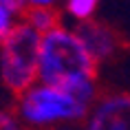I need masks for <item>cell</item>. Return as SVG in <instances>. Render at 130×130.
I'll list each match as a JSON object with an SVG mask.
<instances>
[{
  "label": "cell",
  "mask_w": 130,
  "mask_h": 130,
  "mask_svg": "<svg viewBox=\"0 0 130 130\" xmlns=\"http://www.w3.org/2000/svg\"><path fill=\"white\" fill-rule=\"evenodd\" d=\"M75 35L79 38V42L86 46V51L93 55V60L97 64L108 60V57H112L119 48L126 46V38L115 27H110L106 22H99V20L79 22Z\"/></svg>",
  "instance_id": "277c9868"
},
{
  "label": "cell",
  "mask_w": 130,
  "mask_h": 130,
  "mask_svg": "<svg viewBox=\"0 0 130 130\" xmlns=\"http://www.w3.org/2000/svg\"><path fill=\"white\" fill-rule=\"evenodd\" d=\"M97 2L99 0H69L66 2V9H69L71 15H75L77 20H90V15L95 11Z\"/></svg>",
  "instance_id": "52a82bcc"
},
{
  "label": "cell",
  "mask_w": 130,
  "mask_h": 130,
  "mask_svg": "<svg viewBox=\"0 0 130 130\" xmlns=\"http://www.w3.org/2000/svg\"><path fill=\"white\" fill-rule=\"evenodd\" d=\"M42 35L29 24H13L5 42L0 44V82L18 99L35 86L40 73Z\"/></svg>",
  "instance_id": "7a4b0ae2"
},
{
  "label": "cell",
  "mask_w": 130,
  "mask_h": 130,
  "mask_svg": "<svg viewBox=\"0 0 130 130\" xmlns=\"http://www.w3.org/2000/svg\"><path fill=\"white\" fill-rule=\"evenodd\" d=\"M53 0H27V7H51Z\"/></svg>",
  "instance_id": "8fae6325"
},
{
  "label": "cell",
  "mask_w": 130,
  "mask_h": 130,
  "mask_svg": "<svg viewBox=\"0 0 130 130\" xmlns=\"http://www.w3.org/2000/svg\"><path fill=\"white\" fill-rule=\"evenodd\" d=\"M0 130H24V128L20 126V121H18L15 112L0 108Z\"/></svg>",
  "instance_id": "ba28073f"
},
{
  "label": "cell",
  "mask_w": 130,
  "mask_h": 130,
  "mask_svg": "<svg viewBox=\"0 0 130 130\" xmlns=\"http://www.w3.org/2000/svg\"><path fill=\"white\" fill-rule=\"evenodd\" d=\"M86 106L75 97L53 86H31L22 97L15 99V117L24 121L29 130H46L57 121H75L86 115Z\"/></svg>",
  "instance_id": "3957f363"
},
{
  "label": "cell",
  "mask_w": 130,
  "mask_h": 130,
  "mask_svg": "<svg viewBox=\"0 0 130 130\" xmlns=\"http://www.w3.org/2000/svg\"><path fill=\"white\" fill-rule=\"evenodd\" d=\"M11 18H13V15H11L7 9L0 5V44L5 42V38L9 35V31L13 29V22H11Z\"/></svg>",
  "instance_id": "9c48e42d"
},
{
  "label": "cell",
  "mask_w": 130,
  "mask_h": 130,
  "mask_svg": "<svg viewBox=\"0 0 130 130\" xmlns=\"http://www.w3.org/2000/svg\"><path fill=\"white\" fill-rule=\"evenodd\" d=\"M0 5L11 15H22V11L27 9V0H0Z\"/></svg>",
  "instance_id": "30bf717a"
},
{
  "label": "cell",
  "mask_w": 130,
  "mask_h": 130,
  "mask_svg": "<svg viewBox=\"0 0 130 130\" xmlns=\"http://www.w3.org/2000/svg\"><path fill=\"white\" fill-rule=\"evenodd\" d=\"M38 79L66 93L82 82H95L97 62L75 33L60 27L42 35Z\"/></svg>",
  "instance_id": "6da1fadb"
},
{
  "label": "cell",
  "mask_w": 130,
  "mask_h": 130,
  "mask_svg": "<svg viewBox=\"0 0 130 130\" xmlns=\"http://www.w3.org/2000/svg\"><path fill=\"white\" fill-rule=\"evenodd\" d=\"M22 20L38 33H48L53 29H60L62 13L53 7H27L22 11Z\"/></svg>",
  "instance_id": "8992f818"
},
{
  "label": "cell",
  "mask_w": 130,
  "mask_h": 130,
  "mask_svg": "<svg viewBox=\"0 0 130 130\" xmlns=\"http://www.w3.org/2000/svg\"><path fill=\"white\" fill-rule=\"evenodd\" d=\"M84 130H130V93L102 97Z\"/></svg>",
  "instance_id": "5b68a950"
}]
</instances>
